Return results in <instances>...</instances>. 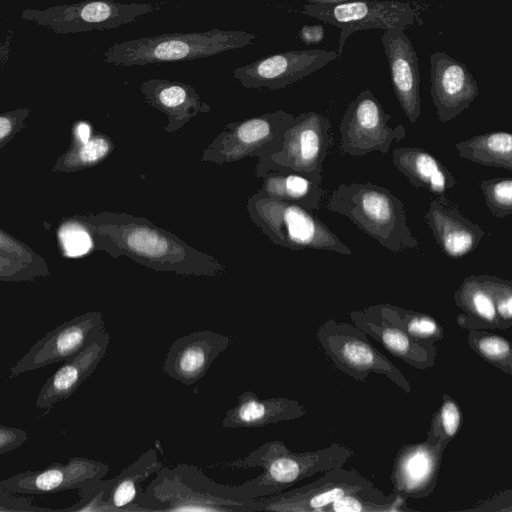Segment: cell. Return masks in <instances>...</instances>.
I'll return each mask as SVG.
<instances>
[{
	"label": "cell",
	"mask_w": 512,
	"mask_h": 512,
	"mask_svg": "<svg viewBox=\"0 0 512 512\" xmlns=\"http://www.w3.org/2000/svg\"><path fill=\"white\" fill-rule=\"evenodd\" d=\"M89 230L94 250L113 258L126 256L159 272L221 277L227 267L149 219L126 212L101 211L75 216Z\"/></svg>",
	"instance_id": "6da1fadb"
},
{
	"label": "cell",
	"mask_w": 512,
	"mask_h": 512,
	"mask_svg": "<svg viewBox=\"0 0 512 512\" xmlns=\"http://www.w3.org/2000/svg\"><path fill=\"white\" fill-rule=\"evenodd\" d=\"M134 506L136 512L154 511H260L258 499L250 498L239 485H224L209 478L199 467L178 463L163 465Z\"/></svg>",
	"instance_id": "7a4b0ae2"
},
{
	"label": "cell",
	"mask_w": 512,
	"mask_h": 512,
	"mask_svg": "<svg viewBox=\"0 0 512 512\" xmlns=\"http://www.w3.org/2000/svg\"><path fill=\"white\" fill-rule=\"evenodd\" d=\"M353 454L351 448L339 443H332L313 451L294 452L283 441L272 440L263 443L244 457L208 467L260 468V474L239 484L250 498L257 499L282 492L315 474L342 467Z\"/></svg>",
	"instance_id": "3957f363"
},
{
	"label": "cell",
	"mask_w": 512,
	"mask_h": 512,
	"mask_svg": "<svg viewBox=\"0 0 512 512\" xmlns=\"http://www.w3.org/2000/svg\"><path fill=\"white\" fill-rule=\"evenodd\" d=\"M327 209L347 217L390 252L407 253L419 247L403 202L386 187L371 182L342 183L332 191Z\"/></svg>",
	"instance_id": "277c9868"
},
{
	"label": "cell",
	"mask_w": 512,
	"mask_h": 512,
	"mask_svg": "<svg viewBox=\"0 0 512 512\" xmlns=\"http://www.w3.org/2000/svg\"><path fill=\"white\" fill-rule=\"evenodd\" d=\"M256 37L246 31L220 29L141 37L111 45L104 52V62L134 66L206 58L243 48Z\"/></svg>",
	"instance_id": "5b68a950"
},
{
	"label": "cell",
	"mask_w": 512,
	"mask_h": 512,
	"mask_svg": "<svg viewBox=\"0 0 512 512\" xmlns=\"http://www.w3.org/2000/svg\"><path fill=\"white\" fill-rule=\"evenodd\" d=\"M251 222L275 245L290 250L332 251L351 255V249L312 211L298 205L252 194L246 203Z\"/></svg>",
	"instance_id": "8992f818"
},
{
	"label": "cell",
	"mask_w": 512,
	"mask_h": 512,
	"mask_svg": "<svg viewBox=\"0 0 512 512\" xmlns=\"http://www.w3.org/2000/svg\"><path fill=\"white\" fill-rule=\"evenodd\" d=\"M315 337L334 366L349 377L363 381L371 374H379L405 393L411 392V384L401 370L354 324L329 318L318 327Z\"/></svg>",
	"instance_id": "52a82bcc"
},
{
	"label": "cell",
	"mask_w": 512,
	"mask_h": 512,
	"mask_svg": "<svg viewBox=\"0 0 512 512\" xmlns=\"http://www.w3.org/2000/svg\"><path fill=\"white\" fill-rule=\"evenodd\" d=\"M294 115L282 109L231 122L203 150L201 161L217 165L278 152Z\"/></svg>",
	"instance_id": "ba28073f"
},
{
	"label": "cell",
	"mask_w": 512,
	"mask_h": 512,
	"mask_svg": "<svg viewBox=\"0 0 512 512\" xmlns=\"http://www.w3.org/2000/svg\"><path fill=\"white\" fill-rule=\"evenodd\" d=\"M157 9V4L150 3L85 0L45 9L28 8L21 12V18L61 35L114 29Z\"/></svg>",
	"instance_id": "9c48e42d"
},
{
	"label": "cell",
	"mask_w": 512,
	"mask_h": 512,
	"mask_svg": "<svg viewBox=\"0 0 512 512\" xmlns=\"http://www.w3.org/2000/svg\"><path fill=\"white\" fill-rule=\"evenodd\" d=\"M302 13L340 29L338 58L347 38L358 31L401 28L413 25L416 10L409 2L398 0H352L336 4H305Z\"/></svg>",
	"instance_id": "30bf717a"
},
{
	"label": "cell",
	"mask_w": 512,
	"mask_h": 512,
	"mask_svg": "<svg viewBox=\"0 0 512 512\" xmlns=\"http://www.w3.org/2000/svg\"><path fill=\"white\" fill-rule=\"evenodd\" d=\"M391 118L369 89L361 91L348 104L340 121L339 153L353 157L373 151L386 154L393 142H400L406 137L402 124L389 126Z\"/></svg>",
	"instance_id": "8fae6325"
},
{
	"label": "cell",
	"mask_w": 512,
	"mask_h": 512,
	"mask_svg": "<svg viewBox=\"0 0 512 512\" xmlns=\"http://www.w3.org/2000/svg\"><path fill=\"white\" fill-rule=\"evenodd\" d=\"M357 492L380 493L373 482L356 469L332 468L315 481L257 498L260 511L325 512L338 498Z\"/></svg>",
	"instance_id": "7c38bea8"
},
{
	"label": "cell",
	"mask_w": 512,
	"mask_h": 512,
	"mask_svg": "<svg viewBox=\"0 0 512 512\" xmlns=\"http://www.w3.org/2000/svg\"><path fill=\"white\" fill-rule=\"evenodd\" d=\"M105 329L99 311L85 312L65 321L30 347L11 367L9 378L75 357Z\"/></svg>",
	"instance_id": "4fadbf2b"
},
{
	"label": "cell",
	"mask_w": 512,
	"mask_h": 512,
	"mask_svg": "<svg viewBox=\"0 0 512 512\" xmlns=\"http://www.w3.org/2000/svg\"><path fill=\"white\" fill-rule=\"evenodd\" d=\"M334 144L327 115L303 112L284 133L280 150L268 158L276 165L302 173L323 172V163Z\"/></svg>",
	"instance_id": "5bb4252c"
},
{
	"label": "cell",
	"mask_w": 512,
	"mask_h": 512,
	"mask_svg": "<svg viewBox=\"0 0 512 512\" xmlns=\"http://www.w3.org/2000/svg\"><path fill=\"white\" fill-rule=\"evenodd\" d=\"M336 58L335 50H292L238 67L233 75L245 88L277 90L302 80Z\"/></svg>",
	"instance_id": "9a60e30c"
},
{
	"label": "cell",
	"mask_w": 512,
	"mask_h": 512,
	"mask_svg": "<svg viewBox=\"0 0 512 512\" xmlns=\"http://www.w3.org/2000/svg\"><path fill=\"white\" fill-rule=\"evenodd\" d=\"M109 466L98 460L81 456L67 463H53L36 471H25L0 480V488L10 494L45 495L80 489L89 482L104 478Z\"/></svg>",
	"instance_id": "2e32d148"
},
{
	"label": "cell",
	"mask_w": 512,
	"mask_h": 512,
	"mask_svg": "<svg viewBox=\"0 0 512 512\" xmlns=\"http://www.w3.org/2000/svg\"><path fill=\"white\" fill-rule=\"evenodd\" d=\"M430 84L437 118L443 124L464 112L480 94L465 63L443 51L430 55Z\"/></svg>",
	"instance_id": "e0dca14e"
},
{
	"label": "cell",
	"mask_w": 512,
	"mask_h": 512,
	"mask_svg": "<svg viewBox=\"0 0 512 512\" xmlns=\"http://www.w3.org/2000/svg\"><path fill=\"white\" fill-rule=\"evenodd\" d=\"M232 338L209 329L194 331L174 340L163 360L162 371L190 386L202 379Z\"/></svg>",
	"instance_id": "ac0fdd59"
},
{
	"label": "cell",
	"mask_w": 512,
	"mask_h": 512,
	"mask_svg": "<svg viewBox=\"0 0 512 512\" xmlns=\"http://www.w3.org/2000/svg\"><path fill=\"white\" fill-rule=\"evenodd\" d=\"M448 445L427 440L401 446L393 460V492L404 498H426L434 491Z\"/></svg>",
	"instance_id": "d6986e66"
},
{
	"label": "cell",
	"mask_w": 512,
	"mask_h": 512,
	"mask_svg": "<svg viewBox=\"0 0 512 512\" xmlns=\"http://www.w3.org/2000/svg\"><path fill=\"white\" fill-rule=\"evenodd\" d=\"M393 91L406 118L415 124L421 115L418 56L401 28L384 30L381 37Z\"/></svg>",
	"instance_id": "ffe728a7"
},
{
	"label": "cell",
	"mask_w": 512,
	"mask_h": 512,
	"mask_svg": "<svg viewBox=\"0 0 512 512\" xmlns=\"http://www.w3.org/2000/svg\"><path fill=\"white\" fill-rule=\"evenodd\" d=\"M255 174L265 196L317 211L325 194L322 172L302 173L280 167L268 156L258 158Z\"/></svg>",
	"instance_id": "44dd1931"
},
{
	"label": "cell",
	"mask_w": 512,
	"mask_h": 512,
	"mask_svg": "<svg viewBox=\"0 0 512 512\" xmlns=\"http://www.w3.org/2000/svg\"><path fill=\"white\" fill-rule=\"evenodd\" d=\"M441 251L458 259L473 252L485 231L468 219L447 196L434 197L423 215Z\"/></svg>",
	"instance_id": "7402d4cb"
},
{
	"label": "cell",
	"mask_w": 512,
	"mask_h": 512,
	"mask_svg": "<svg viewBox=\"0 0 512 512\" xmlns=\"http://www.w3.org/2000/svg\"><path fill=\"white\" fill-rule=\"evenodd\" d=\"M110 343L105 329L75 357L64 361L44 383L36 398V407L49 410L52 406L72 396L80 385L96 370Z\"/></svg>",
	"instance_id": "603a6c76"
},
{
	"label": "cell",
	"mask_w": 512,
	"mask_h": 512,
	"mask_svg": "<svg viewBox=\"0 0 512 512\" xmlns=\"http://www.w3.org/2000/svg\"><path fill=\"white\" fill-rule=\"evenodd\" d=\"M140 91L150 106L167 116V133L176 132L199 113L211 111L194 87L182 82L151 78L140 84Z\"/></svg>",
	"instance_id": "cb8c5ba5"
},
{
	"label": "cell",
	"mask_w": 512,
	"mask_h": 512,
	"mask_svg": "<svg viewBox=\"0 0 512 512\" xmlns=\"http://www.w3.org/2000/svg\"><path fill=\"white\" fill-rule=\"evenodd\" d=\"M349 316L355 326L377 340L389 353L413 368L425 370L435 365L437 356L435 343L418 341L365 308L354 310L349 313Z\"/></svg>",
	"instance_id": "d4e9b609"
},
{
	"label": "cell",
	"mask_w": 512,
	"mask_h": 512,
	"mask_svg": "<svg viewBox=\"0 0 512 512\" xmlns=\"http://www.w3.org/2000/svg\"><path fill=\"white\" fill-rule=\"evenodd\" d=\"M305 407L295 399L286 397L259 398L252 391H245L237 397V404L229 409L223 420L225 428H260L282 421L303 417Z\"/></svg>",
	"instance_id": "484cf974"
},
{
	"label": "cell",
	"mask_w": 512,
	"mask_h": 512,
	"mask_svg": "<svg viewBox=\"0 0 512 512\" xmlns=\"http://www.w3.org/2000/svg\"><path fill=\"white\" fill-rule=\"evenodd\" d=\"M392 163L414 188L426 190L435 197L447 196L457 185L455 177L442 162L422 148H395Z\"/></svg>",
	"instance_id": "4316f807"
},
{
	"label": "cell",
	"mask_w": 512,
	"mask_h": 512,
	"mask_svg": "<svg viewBox=\"0 0 512 512\" xmlns=\"http://www.w3.org/2000/svg\"><path fill=\"white\" fill-rule=\"evenodd\" d=\"M164 463L159 460L158 449L152 447L134 462L111 478L106 502L112 512H136L134 502L142 483L155 474Z\"/></svg>",
	"instance_id": "83f0119b"
},
{
	"label": "cell",
	"mask_w": 512,
	"mask_h": 512,
	"mask_svg": "<svg viewBox=\"0 0 512 512\" xmlns=\"http://www.w3.org/2000/svg\"><path fill=\"white\" fill-rule=\"evenodd\" d=\"M454 301L463 311L456 317V323L461 328L501 330L493 299L477 275L463 279L454 293Z\"/></svg>",
	"instance_id": "f1b7e54d"
},
{
	"label": "cell",
	"mask_w": 512,
	"mask_h": 512,
	"mask_svg": "<svg viewBox=\"0 0 512 512\" xmlns=\"http://www.w3.org/2000/svg\"><path fill=\"white\" fill-rule=\"evenodd\" d=\"M459 157L489 167L512 171V136L507 131L486 132L455 145Z\"/></svg>",
	"instance_id": "f546056e"
},
{
	"label": "cell",
	"mask_w": 512,
	"mask_h": 512,
	"mask_svg": "<svg viewBox=\"0 0 512 512\" xmlns=\"http://www.w3.org/2000/svg\"><path fill=\"white\" fill-rule=\"evenodd\" d=\"M365 309L418 341L435 343L444 338L443 327L427 313L389 303L374 304Z\"/></svg>",
	"instance_id": "4dcf8cb0"
},
{
	"label": "cell",
	"mask_w": 512,
	"mask_h": 512,
	"mask_svg": "<svg viewBox=\"0 0 512 512\" xmlns=\"http://www.w3.org/2000/svg\"><path fill=\"white\" fill-rule=\"evenodd\" d=\"M112 139L103 133H93L86 140H73L70 148L54 163L51 171L73 173L102 163L114 151Z\"/></svg>",
	"instance_id": "1f68e13d"
},
{
	"label": "cell",
	"mask_w": 512,
	"mask_h": 512,
	"mask_svg": "<svg viewBox=\"0 0 512 512\" xmlns=\"http://www.w3.org/2000/svg\"><path fill=\"white\" fill-rule=\"evenodd\" d=\"M406 498L392 491L390 495L357 492L344 495L331 503L325 512H406Z\"/></svg>",
	"instance_id": "d6a6232c"
},
{
	"label": "cell",
	"mask_w": 512,
	"mask_h": 512,
	"mask_svg": "<svg viewBox=\"0 0 512 512\" xmlns=\"http://www.w3.org/2000/svg\"><path fill=\"white\" fill-rule=\"evenodd\" d=\"M467 342L480 358L512 376V348L507 338L488 329H469Z\"/></svg>",
	"instance_id": "836d02e7"
},
{
	"label": "cell",
	"mask_w": 512,
	"mask_h": 512,
	"mask_svg": "<svg viewBox=\"0 0 512 512\" xmlns=\"http://www.w3.org/2000/svg\"><path fill=\"white\" fill-rule=\"evenodd\" d=\"M463 413L459 403L448 393H443L441 404L432 414L426 439L431 444L448 445L459 433Z\"/></svg>",
	"instance_id": "e575fe53"
},
{
	"label": "cell",
	"mask_w": 512,
	"mask_h": 512,
	"mask_svg": "<svg viewBox=\"0 0 512 512\" xmlns=\"http://www.w3.org/2000/svg\"><path fill=\"white\" fill-rule=\"evenodd\" d=\"M490 213L497 219L512 214V178L485 179L478 184Z\"/></svg>",
	"instance_id": "d590c367"
},
{
	"label": "cell",
	"mask_w": 512,
	"mask_h": 512,
	"mask_svg": "<svg viewBox=\"0 0 512 512\" xmlns=\"http://www.w3.org/2000/svg\"><path fill=\"white\" fill-rule=\"evenodd\" d=\"M490 293L500 322L501 330L512 326V282L495 275H477Z\"/></svg>",
	"instance_id": "8d00e7d4"
},
{
	"label": "cell",
	"mask_w": 512,
	"mask_h": 512,
	"mask_svg": "<svg viewBox=\"0 0 512 512\" xmlns=\"http://www.w3.org/2000/svg\"><path fill=\"white\" fill-rule=\"evenodd\" d=\"M63 254L70 257L84 255L94 250V242L87 227L75 216L65 219L59 230Z\"/></svg>",
	"instance_id": "74e56055"
},
{
	"label": "cell",
	"mask_w": 512,
	"mask_h": 512,
	"mask_svg": "<svg viewBox=\"0 0 512 512\" xmlns=\"http://www.w3.org/2000/svg\"><path fill=\"white\" fill-rule=\"evenodd\" d=\"M110 479H96L79 489V500L64 511L73 512H112L106 502Z\"/></svg>",
	"instance_id": "f35d334b"
},
{
	"label": "cell",
	"mask_w": 512,
	"mask_h": 512,
	"mask_svg": "<svg viewBox=\"0 0 512 512\" xmlns=\"http://www.w3.org/2000/svg\"><path fill=\"white\" fill-rule=\"evenodd\" d=\"M47 277L39 269L0 250V281L28 282Z\"/></svg>",
	"instance_id": "ab89813d"
},
{
	"label": "cell",
	"mask_w": 512,
	"mask_h": 512,
	"mask_svg": "<svg viewBox=\"0 0 512 512\" xmlns=\"http://www.w3.org/2000/svg\"><path fill=\"white\" fill-rule=\"evenodd\" d=\"M0 250L39 269L47 276L50 270L46 261L24 242L0 228Z\"/></svg>",
	"instance_id": "60d3db41"
},
{
	"label": "cell",
	"mask_w": 512,
	"mask_h": 512,
	"mask_svg": "<svg viewBox=\"0 0 512 512\" xmlns=\"http://www.w3.org/2000/svg\"><path fill=\"white\" fill-rule=\"evenodd\" d=\"M29 108H18L0 114V150L24 127Z\"/></svg>",
	"instance_id": "b9f144b4"
},
{
	"label": "cell",
	"mask_w": 512,
	"mask_h": 512,
	"mask_svg": "<svg viewBox=\"0 0 512 512\" xmlns=\"http://www.w3.org/2000/svg\"><path fill=\"white\" fill-rule=\"evenodd\" d=\"M462 511L512 512V490L506 489Z\"/></svg>",
	"instance_id": "7bdbcfd3"
},
{
	"label": "cell",
	"mask_w": 512,
	"mask_h": 512,
	"mask_svg": "<svg viewBox=\"0 0 512 512\" xmlns=\"http://www.w3.org/2000/svg\"><path fill=\"white\" fill-rule=\"evenodd\" d=\"M27 437L25 430L0 424V455L17 449L27 440Z\"/></svg>",
	"instance_id": "ee69618b"
},
{
	"label": "cell",
	"mask_w": 512,
	"mask_h": 512,
	"mask_svg": "<svg viewBox=\"0 0 512 512\" xmlns=\"http://www.w3.org/2000/svg\"><path fill=\"white\" fill-rule=\"evenodd\" d=\"M299 37L306 45L318 44L324 38V28L322 25H304Z\"/></svg>",
	"instance_id": "f6af8a7d"
},
{
	"label": "cell",
	"mask_w": 512,
	"mask_h": 512,
	"mask_svg": "<svg viewBox=\"0 0 512 512\" xmlns=\"http://www.w3.org/2000/svg\"><path fill=\"white\" fill-rule=\"evenodd\" d=\"M310 4H336L352 0H305Z\"/></svg>",
	"instance_id": "bcb514c9"
},
{
	"label": "cell",
	"mask_w": 512,
	"mask_h": 512,
	"mask_svg": "<svg viewBox=\"0 0 512 512\" xmlns=\"http://www.w3.org/2000/svg\"><path fill=\"white\" fill-rule=\"evenodd\" d=\"M6 54V48L3 43L0 42V63Z\"/></svg>",
	"instance_id": "7dc6e473"
}]
</instances>
